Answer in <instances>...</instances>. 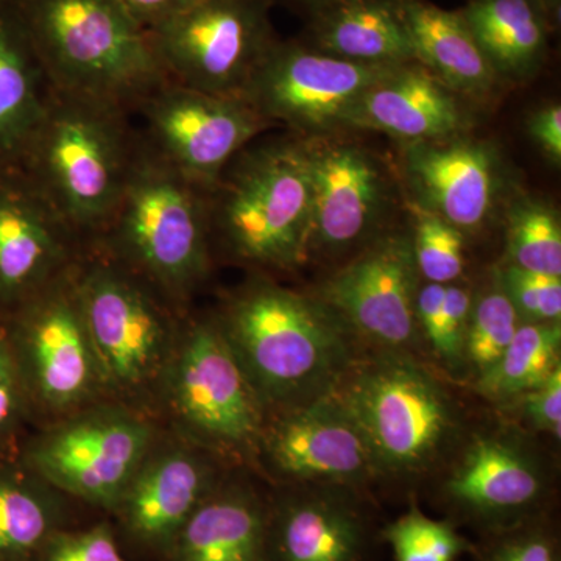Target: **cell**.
<instances>
[{
  "label": "cell",
  "instance_id": "1",
  "mask_svg": "<svg viewBox=\"0 0 561 561\" xmlns=\"http://www.w3.org/2000/svg\"><path fill=\"white\" fill-rule=\"evenodd\" d=\"M214 319L267 415L331 393L354 364L341 319L267 276L232 291Z\"/></svg>",
  "mask_w": 561,
  "mask_h": 561
},
{
  "label": "cell",
  "instance_id": "2",
  "mask_svg": "<svg viewBox=\"0 0 561 561\" xmlns=\"http://www.w3.org/2000/svg\"><path fill=\"white\" fill-rule=\"evenodd\" d=\"M50 90L133 114L165 76L150 33L116 0H13Z\"/></svg>",
  "mask_w": 561,
  "mask_h": 561
},
{
  "label": "cell",
  "instance_id": "3",
  "mask_svg": "<svg viewBox=\"0 0 561 561\" xmlns=\"http://www.w3.org/2000/svg\"><path fill=\"white\" fill-rule=\"evenodd\" d=\"M138 144L127 111L50 90L18 169L87 245L119 205Z\"/></svg>",
  "mask_w": 561,
  "mask_h": 561
},
{
  "label": "cell",
  "instance_id": "4",
  "mask_svg": "<svg viewBox=\"0 0 561 561\" xmlns=\"http://www.w3.org/2000/svg\"><path fill=\"white\" fill-rule=\"evenodd\" d=\"M209 192L192 184L144 142L105 231L91 245L186 311L210 271Z\"/></svg>",
  "mask_w": 561,
  "mask_h": 561
},
{
  "label": "cell",
  "instance_id": "5",
  "mask_svg": "<svg viewBox=\"0 0 561 561\" xmlns=\"http://www.w3.org/2000/svg\"><path fill=\"white\" fill-rule=\"evenodd\" d=\"M73 279L106 397L158 420L162 379L186 311L91 243L73 264Z\"/></svg>",
  "mask_w": 561,
  "mask_h": 561
},
{
  "label": "cell",
  "instance_id": "6",
  "mask_svg": "<svg viewBox=\"0 0 561 561\" xmlns=\"http://www.w3.org/2000/svg\"><path fill=\"white\" fill-rule=\"evenodd\" d=\"M210 234L261 271L290 272L309 260L312 183L305 139L249 146L209 192Z\"/></svg>",
  "mask_w": 561,
  "mask_h": 561
},
{
  "label": "cell",
  "instance_id": "7",
  "mask_svg": "<svg viewBox=\"0 0 561 561\" xmlns=\"http://www.w3.org/2000/svg\"><path fill=\"white\" fill-rule=\"evenodd\" d=\"M267 411L214 317L184 313L158 420L219 460L254 461Z\"/></svg>",
  "mask_w": 561,
  "mask_h": 561
},
{
  "label": "cell",
  "instance_id": "8",
  "mask_svg": "<svg viewBox=\"0 0 561 561\" xmlns=\"http://www.w3.org/2000/svg\"><path fill=\"white\" fill-rule=\"evenodd\" d=\"M332 391L359 424L376 474L430 470L459 427L448 391L404 353L356 362Z\"/></svg>",
  "mask_w": 561,
  "mask_h": 561
},
{
  "label": "cell",
  "instance_id": "9",
  "mask_svg": "<svg viewBox=\"0 0 561 561\" xmlns=\"http://www.w3.org/2000/svg\"><path fill=\"white\" fill-rule=\"evenodd\" d=\"M161 431L149 413L103 400L36 427L18 457L70 501L111 515Z\"/></svg>",
  "mask_w": 561,
  "mask_h": 561
},
{
  "label": "cell",
  "instance_id": "10",
  "mask_svg": "<svg viewBox=\"0 0 561 561\" xmlns=\"http://www.w3.org/2000/svg\"><path fill=\"white\" fill-rule=\"evenodd\" d=\"M73 264L2 321L35 427L108 400Z\"/></svg>",
  "mask_w": 561,
  "mask_h": 561
},
{
  "label": "cell",
  "instance_id": "11",
  "mask_svg": "<svg viewBox=\"0 0 561 561\" xmlns=\"http://www.w3.org/2000/svg\"><path fill=\"white\" fill-rule=\"evenodd\" d=\"M271 0H197L149 31L168 79L241 98L275 46Z\"/></svg>",
  "mask_w": 561,
  "mask_h": 561
},
{
  "label": "cell",
  "instance_id": "12",
  "mask_svg": "<svg viewBox=\"0 0 561 561\" xmlns=\"http://www.w3.org/2000/svg\"><path fill=\"white\" fill-rule=\"evenodd\" d=\"M401 66V65H400ZM397 66L362 65L297 41H276L242 99L272 125L300 138L346 130L362 94Z\"/></svg>",
  "mask_w": 561,
  "mask_h": 561
},
{
  "label": "cell",
  "instance_id": "13",
  "mask_svg": "<svg viewBox=\"0 0 561 561\" xmlns=\"http://www.w3.org/2000/svg\"><path fill=\"white\" fill-rule=\"evenodd\" d=\"M136 114L142 139L181 176L213 192L228 165L273 127L241 98L209 94L168 81Z\"/></svg>",
  "mask_w": 561,
  "mask_h": 561
},
{
  "label": "cell",
  "instance_id": "14",
  "mask_svg": "<svg viewBox=\"0 0 561 561\" xmlns=\"http://www.w3.org/2000/svg\"><path fill=\"white\" fill-rule=\"evenodd\" d=\"M254 461L280 485L356 489L376 474L359 424L334 391L271 413Z\"/></svg>",
  "mask_w": 561,
  "mask_h": 561
},
{
  "label": "cell",
  "instance_id": "15",
  "mask_svg": "<svg viewBox=\"0 0 561 561\" xmlns=\"http://www.w3.org/2000/svg\"><path fill=\"white\" fill-rule=\"evenodd\" d=\"M220 479L217 457L162 426L111 513L124 549L162 560L181 527Z\"/></svg>",
  "mask_w": 561,
  "mask_h": 561
},
{
  "label": "cell",
  "instance_id": "16",
  "mask_svg": "<svg viewBox=\"0 0 561 561\" xmlns=\"http://www.w3.org/2000/svg\"><path fill=\"white\" fill-rule=\"evenodd\" d=\"M419 271L411 236L390 232L368 243L320 287L319 298L354 335L402 353L415 341Z\"/></svg>",
  "mask_w": 561,
  "mask_h": 561
},
{
  "label": "cell",
  "instance_id": "17",
  "mask_svg": "<svg viewBox=\"0 0 561 561\" xmlns=\"http://www.w3.org/2000/svg\"><path fill=\"white\" fill-rule=\"evenodd\" d=\"M549 482L540 460L515 435H479L445 479L453 522L486 535L548 516Z\"/></svg>",
  "mask_w": 561,
  "mask_h": 561
},
{
  "label": "cell",
  "instance_id": "18",
  "mask_svg": "<svg viewBox=\"0 0 561 561\" xmlns=\"http://www.w3.org/2000/svg\"><path fill=\"white\" fill-rule=\"evenodd\" d=\"M337 135L302 138L312 183L309 256L342 253L364 242L378 230L389 205V184L378 160Z\"/></svg>",
  "mask_w": 561,
  "mask_h": 561
},
{
  "label": "cell",
  "instance_id": "19",
  "mask_svg": "<svg viewBox=\"0 0 561 561\" xmlns=\"http://www.w3.org/2000/svg\"><path fill=\"white\" fill-rule=\"evenodd\" d=\"M83 247L20 169L0 171V321L69 271Z\"/></svg>",
  "mask_w": 561,
  "mask_h": 561
},
{
  "label": "cell",
  "instance_id": "20",
  "mask_svg": "<svg viewBox=\"0 0 561 561\" xmlns=\"http://www.w3.org/2000/svg\"><path fill=\"white\" fill-rule=\"evenodd\" d=\"M283 486L268 500L267 561H367L373 524L356 489Z\"/></svg>",
  "mask_w": 561,
  "mask_h": 561
},
{
  "label": "cell",
  "instance_id": "21",
  "mask_svg": "<svg viewBox=\"0 0 561 561\" xmlns=\"http://www.w3.org/2000/svg\"><path fill=\"white\" fill-rule=\"evenodd\" d=\"M461 136L404 144L402 165L415 205L465 232L485 224L501 184L493 150Z\"/></svg>",
  "mask_w": 561,
  "mask_h": 561
},
{
  "label": "cell",
  "instance_id": "22",
  "mask_svg": "<svg viewBox=\"0 0 561 561\" xmlns=\"http://www.w3.org/2000/svg\"><path fill=\"white\" fill-rule=\"evenodd\" d=\"M468 125L456 92L412 61L391 69L362 94L346 130L386 133L402 144H415L456 138Z\"/></svg>",
  "mask_w": 561,
  "mask_h": 561
},
{
  "label": "cell",
  "instance_id": "23",
  "mask_svg": "<svg viewBox=\"0 0 561 561\" xmlns=\"http://www.w3.org/2000/svg\"><path fill=\"white\" fill-rule=\"evenodd\" d=\"M268 500L221 476L161 561H267Z\"/></svg>",
  "mask_w": 561,
  "mask_h": 561
},
{
  "label": "cell",
  "instance_id": "24",
  "mask_svg": "<svg viewBox=\"0 0 561 561\" xmlns=\"http://www.w3.org/2000/svg\"><path fill=\"white\" fill-rule=\"evenodd\" d=\"M49 94V80L13 0H0V171L20 168Z\"/></svg>",
  "mask_w": 561,
  "mask_h": 561
},
{
  "label": "cell",
  "instance_id": "25",
  "mask_svg": "<svg viewBox=\"0 0 561 561\" xmlns=\"http://www.w3.org/2000/svg\"><path fill=\"white\" fill-rule=\"evenodd\" d=\"M311 14L316 50L362 65L415 61L401 0H332Z\"/></svg>",
  "mask_w": 561,
  "mask_h": 561
},
{
  "label": "cell",
  "instance_id": "26",
  "mask_svg": "<svg viewBox=\"0 0 561 561\" xmlns=\"http://www.w3.org/2000/svg\"><path fill=\"white\" fill-rule=\"evenodd\" d=\"M415 61L457 95L481 99L496 87L497 73L460 11L426 0H401Z\"/></svg>",
  "mask_w": 561,
  "mask_h": 561
},
{
  "label": "cell",
  "instance_id": "27",
  "mask_svg": "<svg viewBox=\"0 0 561 561\" xmlns=\"http://www.w3.org/2000/svg\"><path fill=\"white\" fill-rule=\"evenodd\" d=\"M69 497L20 459H0V561H36L69 526Z\"/></svg>",
  "mask_w": 561,
  "mask_h": 561
},
{
  "label": "cell",
  "instance_id": "28",
  "mask_svg": "<svg viewBox=\"0 0 561 561\" xmlns=\"http://www.w3.org/2000/svg\"><path fill=\"white\" fill-rule=\"evenodd\" d=\"M540 0H471L460 11L497 77L529 79L548 50Z\"/></svg>",
  "mask_w": 561,
  "mask_h": 561
},
{
  "label": "cell",
  "instance_id": "29",
  "mask_svg": "<svg viewBox=\"0 0 561 561\" xmlns=\"http://www.w3.org/2000/svg\"><path fill=\"white\" fill-rule=\"evenodd\" d=\"M560 348V323H522L478 389L491 401H516L561 367Z\"/></svg>",
  "mask_w": 561,
  "mask_h": 561
},
{
  "label": "cell",
  "instance_id": "30",
  "mask_svg": "<svg viewBox=\"0 0 561 561\" xmlns=\"http://www.w3.org/2000/svg\"><path fill=\"white\" fill-rule=\"evenodd\" d=\"M507 264L523 271L561 276V227L548 203L522 198L508 209Z\"/></svg>",
  "mask_w": 561,
  "mask_h": 561
},
{
  "label": "cell",
  "instance_id": "31",
  "mask_svg": "<svg viewBox=\"0 0 561 561\" xmlns=\"http://www.w3.org/2000/svg\"><path fill=\"white\" fill-rule=\"evenodd\" d=\"M519 324L522 320L496 278L489 290L474 295L463 357L478 379L496 365Z\"/></svg>",
  "mask_w": 561,
  "mask_h": 561
},
{
  "label": "cell",
  "instance_id": "32",
  "mask_svg": "<svg viewBox=\"0 0 561 561\" xmlns=\"http://www.w3.org/2000/svg\"><path fill=\"white\" fill-rule=\"evenodd\" d=\"M382 538L391 546L394 561H456L463 553L474 552L456 524L434 519L420 508L400 516L382 530Z\"/></svg>",
  "mask_w": 561,
  "mask_h": 561
},
{
  "label": "cell",
  "instance_id": "33",
  "mask_svg": "<svg viewBox=\"0 0 561 561\" xmlns=\"http://www.w3.org/2000/svg\"><path fill=\"white\" fill-rule=\"evenodd\" d=\"M412 210V250L419 275L427 283H456L463 272L465 232L415 203Z\"/></svg>",
  "mask_w": 561,
  "mask_h": 561
},
{
  "label": "cell",
  "instance_id": "34",
  "mask_svg": "<svg viewBox=\"0 0 561 561\" xmlns=\"http://www.w3.org/2000/svg\"><path fill=\"white\" fill-rule=\"evenodd\" d=\"M522 323H560L561 276L523 271L507 264L496 273Z\"/></svg>",
  "mask_w": 561,
  "mask_h": 561
},
{
  "label": "cell",
  "instance_id": "35",
  "mask_svg": "<svg viewBox=\"0 0 561 561\" xmlns=\"http://www.w3.org/2000/svg\"><path fill=\"white\" fill-rule=\"evenodd\" d=\"M31 426H35L31 408L0 321V459L20 454Z\"/></svg>",
  "mask_w": 561,
  "mask_h": 561
},
{
  "label": "cell",
  "instance_id": "36",
  "mask_svg": "<svg viewBox=\"0 0 561 561\" xmlns=\"http://www.w3.org/2000/svg\"><path fill=\"white\" fill-rule=\"evenodd\" d=\"M478 561H561L560 541L549 516L483 537Z\"/></svg>",
  "mask_w": 561,
  "mask_h": 561
},
{
  "label": "cell",
  "instance_id": "37",
  "mask_svg": "<svg viewBox=\"0 0 561 561\" xmlns=\"http://www.w3.org/2000/svg\"><path fill=\"white\" fill-rule=\"evenodd\" d=\"M36 561H130L110 519L68 526L50 538Z\"/></svg>",
  "mask_w": 561,
  "mask_h": 561
},
{
  "label": "cell",
  "instance_id": "38",
  "mask_svg": "<svg viewBox=\"0 0 561 561\" xmlns=\"http://www.w3.org/2000/svg\"><path fill=\"white\" fill-rule=\"evenodd\" d=\"M474 294L467 287L446 284L440 319L430 342L438 359L448 367H460L465 362L463 348Z\"/></svg>",
  "mask_w": 561,
  "mask_h": 561
},
{
  "label": "cell",
  "instance_id": "39",
  "mask_svg": "<svg viewBox=\"0 0 561 561\" xmlns=\"http://www.w3.org/2000/svg\"><path fill=\"white\" fill-rule=\"evenodd\" d=\"M524 419L534 430L548 432L560 440L561 435V367L523 397H519Z\"/></svg>",
  "mask_w": 561,
  "mask_h": 561
},
{
  "label": "cell",
  "instance_id": "40",
  "mask_svg": "<svg viewBox=\"0 0 561 561\" xmlns=\"http://www.w3.org/2000/svg\"><path fill=\"white\" fill-rule=\"evenodd\" d=\"M527 131L538 149L559 165L561 161V106L549 103L535 110L527 119Z\"/></svg>",
  "mask_w": 561,
  "mask_h": 561
},
{
  "label": "cell",
  "instance_id": "41",
  "mask_svg": "<svg viewBox=\"0 0 561 561\" xmlns=\"http://www.w3.org/2000/svg\"><path fill=\"white\" fill-rule=\"evenodd\" d=\"M146 31L157 27L181 13L197 0H116Z\"/></svg>",
  "mask_w": 561,
  "mask_h": 561
},
{
  "label": "cell",
  "instance_id": "42",
  "mask_svg": "<svg viewBox=\"0 0 561 561\" xmlns=\"http://www.w3.org/2000/svg\"><path fill=\"white\" fill-rule=\"evenodd\" d=\"M271 2H276V0H271ZM279 2L302 7V9L308 10L309 13H313V11L321 9V7L327 5V3L332 2V0H279Z\"/></svg>",
  "mask_w": 561,
  "mask_h": 561
},
{
  "label": "cell",
  "instance_id": "43",
  "mask_svg": "<svg viewBox=\"0 0 561 561\" xmlns=\"http://www.w3.org/2000/svg\"><path fill=\"white\" fill-rule=\"evenodd\" d=\"M540 2H541V3H542V2H552V3H553V2H556V0H540Z\"/></svg>",
  "mask_w": 561,
  "mask_h": 561
}]
</instances>
